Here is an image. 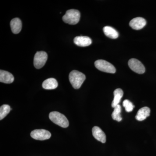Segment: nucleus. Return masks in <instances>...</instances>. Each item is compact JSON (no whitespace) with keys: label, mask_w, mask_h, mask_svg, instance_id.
<instances>
[{"label":"nucleus","mask_w":156,"mask_h":156,"mask_svg":"<svg viewBox=\"0 0 156 156\" xmlns=\"http://www.w3.org/2000/svg\"><path fill=\"white\" fill-rule=\"evenodd\" d=\"M14 81V77L11 73L6 71L0 70V82L6 84H10Z\"/></svg>","instance_id":"9b49d317"},{"label":"nucleus","mask_w":156,"mask_h":156,"mask_svg":"<svg viewBox=\"0 0 156 156\" xmlns=\"http://www.w3.org/2000/svg\"><path fill=\"white\" fill-rule=\"evenodd\" d=\"M123 105L126 109V111L128 112H130L133 111L134 108V105L130 101L126 99L123 102Z\"/></svg>","instance_id":"6ab92c4d"},{"label":"nucleus","mask_w":156,"mask_h":156,"mask_svg":"<svg viewBox=\"0 0 156 156\" xmlns=\"http://www.w3.org/2000/svg\"><path fill=\"white\" fill-rule=\"evenodd\" d=\"M49 118L54 124L62 128H66L69 126V122L66 117L58 112H51L49 114Z\"/></svg>","instance_id":"f03ea898"},{"label":"nucleus","mask_w":156,"mask_h":156,"mask_svg":"<svg viewBox=\"0 0 156 156\" xmlns=\"http://www.w3.org/2000/svg\"><path fill=\"white\" fill-rule=\"evenodd\" d=\"M22 22L18 18H14L10 22L11 31L14 34L20 32L22 29Z\"/></svg>","instance_id":"ddd939ff"},{"label":"nucleus","mask_w":156,"mask_h":156,"mask_svg":"<svg viewBox=\"0 0 156 156\" xmlns=\"http://www.w3.org/2000/svg\"><path fill=\"white\" fill-rule=\"evenodd\" d=\"M129 67L132 71L138 74L145 73V68L143 64L136 58H131L128 62Z\"/></svg>","instance_id":"0eeeda50"},{"label":"nucleus","mask_w":156,"mask_h":156,"mask_svg":"<svg viewBox=\"0 0 156 156\" xmlns=\"http://www.w3.org/2000/svg\"><path fill=\"white\" fill-rule=\"evenodd\" d=\"M75 44L79 47H86L92 44V41L90 38L87 36L76 37L74 39Z\"/></svg>","instance_id":"9d476101"},{"label":"nucleus","mask_w":156,"mask_h":156,"mask_svg":"<svg viewBox=\"0 0 156 156\" xmlns=\"http://www.w3.org/2000/svg\"><path fill=\"white\" fill-rule=\"evenodd\" d=\"M114 108V110L112 115L113 119L115 120L117 122H121L122 120V117L121 115V111H122L121 105H119Z\"/></svg>","instance_id":"f3484780"},{"label":"nucleus","mask_w":156,"mask_h":156,"mask_svg":"<svg viewBox=\"0 0 156 156\" xmlns=\"http://www.w3.org/2000/svg\"><path fill=\"white\" fill-rule=\"evenodd\" d=\"M48 54L44 51L37 52L34 57V63L35 67L40 69L45 65L48 60Z\"/></svg>","instance_id":"39448f33"},{"label":"nucleus","mask_w":156,"mask_h":156,"mask_svg":"<svg viewBox=\"0 0 156 156\" xmlns=\"http://www.w3.org/2000/svg\"><path fill=\"white\" fill-rule=\"evenodd\" d=\"M11 108L8 105H3L0 108V120L5 118L10 112Z\"/></svg>","instance_id":"a211bd4d"},{"label":"nucleus","mask_w":156,"mask_h":156,"mask_svg":"<svg viewBox=\"0 0 156 156\" xmlns=\"http://www.w3.org/2000/svg\"><path fill=\"white\" fill-rule=\"evenodd\" d=\"M80 18V13L78 10L70 9L66 12L62 17V20L66 23L75 25L79 22Z\"/></svg>","instance_id":"7ed1b4c3"},{"label":"nucleus","mask_w":156,"mask_h":156,"mask_svg":"<svg viewBox=\"0 0 156 156\" xmlns=\"http://www.w3.org/2000/svg\"><path fill=\"white\" fill-rule=\"evenodd\" d=\"M103 30L105 34L110 38L117 39L119 36V34L117 31L111 27H105Z\"/></svg>","instance_id":"dca6fc26"},{"label":"nucleus","mask_w":156,"mask_h":156,"mask_svg":"<svg viewBox=\"0 0 156 156\" xmlns=\"http://www.w3.org/2000/svg\"><path fill=\"white\" fill-rule=\"evenodd\" d=\"M69 77L70 83L75 89H80L86 78L83 73L77 70L72 71Z\"/></svg>","instance_id":"f257e3e1"},{"label":"nucleus","mask_w":156,"mask_h":156,"mask_svg":"<svg viewBox=\"0 0 156 156\" xmlns=\"http://www.w3.org/2000/svg\"><path fill=\"white\" fill-rule=\"evenodd\" d=\"M58 85V82L56 79L51 78L45 80L42 84V87L45 89L51 90L56 89Z\"/></svg>","instance_id":"4468645a"},{"label":"nucleus","mask_w":156,"mask_h":156,"mask_svg":"<svg viewBox=\"0 0 156 156\" xmlns=\"http://www.w3.org/2000/svg\"><path fill=\"white\" fill-rule=\"evenodd\" d=\"M95 67L103 72L115 73L116 69L111 63L102 59L96 60L95 62Z\"/></svg>","instance_id":"20e7f679"},{"label":"nucleus","mask_w":156,"mask_h":156,"mask_svg":"<svg viewBox=\"0 0 156 156\" xmlns=\"http://www.w3.org/2000/svg\"><path fill=\"white\" fill-rule=\"evenodd\" d=\"M92 135L95 138L102 143L106 142V137L105 134L99 127L95 126L92 129Z\"/></svg>","instance_id":"1a4fd4ad"},{"label":"nucleus","mask_w":156,"mask_h":156,"mask_svg":"<svg viewBox=\"0 0 156 156\" xmlns=\"http://www.w3.org/2000/svg\"><path fill=\"white\" fill-rule=\"evenodd\" d=\"M123 94L124 92L122 89H117L115 90L114 92V98L112 103V107L114 108L117 105H119L121 101V99L123 97Z\"/></svg>","instance_id":"2eb2a0df"},{"label":"nucleus","mask_w":156,"mask_h":156,"mask_svg":"<svg viewBox=\"0 0 156 156\" xmlns=\"http://www.w3.org/2000/svg\"><path fill=\"white\" fill-rule=\"evenodd\" d=\"M151 110L147 107H144L140 109L137 112L135 119L137 121H142L144 120L147 117L149 116L150 115Z\"/></svg>","instance_id":"f8f14e48"},{"label":"nucleus","mask_w":156,"mask_h":156,"mask_svg":"<svg viewBox=\"0 0 156 156\" xmlns=\"http://www.w3.org/2000/svg\"><path fill=\"white\" fill-rule=\"evenodd\" d=\"M146 21L144 18L141 17H137L131 20L129 25L133 29L139 30L143 28L146 25Z\"/></svg>","instance_id":"6e6552de"},{"label":"nucleus","mask_w":156,"mask_h":156,"mask_svg":"<svg viewBox=\"0 0 156 156\" xmlns=\"http://www.w3.org/2000/svg\"><path fill=\"white\" fill-rule=\"evenodd\" d=\"M30 136L37 140H44L50 138L51 134L49 131L44 129H36L31 132Z\"/></svg>","instance_id":"423d86ee"}]
</instances>
